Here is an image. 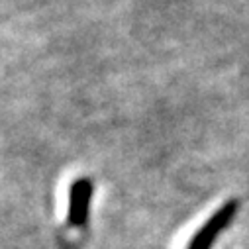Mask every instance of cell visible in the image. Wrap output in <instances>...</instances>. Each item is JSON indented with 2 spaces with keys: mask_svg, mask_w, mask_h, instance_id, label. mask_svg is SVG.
Here are the masks:
<instances>
[{
  "mask_svg": "<svg viewBox=\"0 0 249 249\" xmlns=\"http://www.w3.org/2000/svg\"><path fill=\"white\" fill-rule=\"evenodd\" d=\"M237 202L235 200H230V202H226L218 212H214L206 222H204V226L193 235V239H191V243H189V247L186 249H212V245H214V241L218 239V235L230 226V222L233 220V216H235V212H237Z\"/></svg>",
  "mask_w": 249,
  "mask_h": 249,
  "instance_id": "6da1fadb",
  "label": "cell"
},
{
  "mask_svg": "<svg viewBox=\"0 0 249 249\" xmlns=\"http://www.w3.org/2000/svg\"><path fill=\"white\" fill-rule=\"evenodd\" d=\"M92 200V182L89 178H79L71 184L69 193V224L71 226H85L89 218V208Z\"/></svg>",
  "mask_w": 249,
  "mask_h": 249,
  "instance_id": "7a4b0ae2",
  "label": "cell"
}]
</instances>
